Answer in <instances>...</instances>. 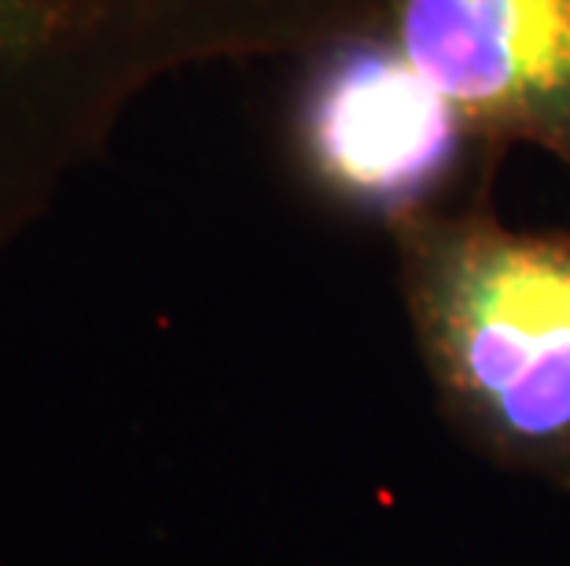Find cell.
Returning a JSON list of instances; mask_svg holds the SVG:
<instances>
[{
    "label": "cell",
    "instance_id": "cell-1",
    "mask_svg": "<svg viewBox=\"0 0 570 566\" xmlns=\"http://www.w3.org/2000/svg\"><path fill=\"white\" fill-rule=\"evenodd\" d=\"M391 239L449 430L497 471L570 493V232L504 225L479 188Z\"/></svg>",
    "mask_w": 570,
    "mask_h": 566
},
{
    "label": "cell",
    "instance_id": "cell-2",
    "mask_svg": "<svg viewBox=\"0 0 570 566\" xmlns=\"http://www.w3.org/2000/svg\"><path fill=\"white\" fill-rule=\"evenodd\" d=\"M372 0H0V185L100 143L137 89L196 59L317 44Z\"/></svg>",
    "mask_w": 570,
    "mask_h": 566
},
{
    "label": "cell",
    "instance_id": "cell-3",
    "mask_svg": "<svg viewBox=\"0 0 570 566\" xmlns=\"http://www.w3.org/2000/svg\"><path fill=\"white\" fill-rule=\"evenodd\" d=\"M306 52L287 132L324 202L391 228L475 196L460 191L471 151H497L420 75L386 22L332 33Z\"/></svg>",
    "mask_w": 570,
    "mask_h": 566
},
{
    "label": "cell",
    "instance_id": "cell-4",
    "mask_svg": "<svg viewBox=\"0 0 570 566\" xmlns=\"http://www.w3.org/2000/svg\"><path fill=\"white\" fill-rule=\"evenodd\" d=\"M383 22L490 151L570 170V0H386Z\"/></svg>",
    "mask_w": 570,
    "mask_h": 566
}]
</instances>
